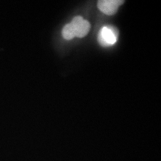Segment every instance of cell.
Segmentation results:
<instances>
[{
    "mask_svg": "<svg viewBox=\"0 0 161 161\" xmlns=\"http://www.w3.org/2000/svg\"><path fill=\"white\" fill-rule=\"evenodd\" d=\"M62 33L63 37L67 40H71L75 36L74 28L70 23L67 24L64 27Z\"/></svg>",
    "mask_w": 161,
    "mask_h": 161,
    "instance_id": "277c9868",
    "label": "cell"
},
{
    "mask_svg": "<svg viewBox=\"0 0 161 161\" xmlns=\"http://www.w3.org/2000/svg\"><path fill=\"white\" fill-rule=\"evenodd\" d=\"M106 27L107 29H109L111 32H112L115 38L117 40L118 36H119V31H118L117 28L114 26H112V25H108V26Z\"/></svg>",
    "mask_w": 161,
    "mask_h": 161,
    "instance_id": "52a82bcc",
    "label": "cell"
},
{
    "mask_svg": "<svg viewBox=\"0 0 161 161\" xmlns=\"http://www.w3.org/2000/svg\"><path fill=\"white\" fill-rule=\"evenodd\" d=\"M90 29V23L87 20H84L82 23L75 29V36L79 38L84 37L88 34Z\"/></svg>",
    "mask_w": 161,
    "mask_h": 161,
    "instance_id": "7a4b0ae2",
    "label": "cell"
},
{
    "mask_svg": "<svg viewBox=\"0 0 161 161\" xmlns=\"http://www.w3.org/2000/svg\"><path fill=\"white\" fill-rule=\"evenodd\" d=\"M125 2L124 0H99L97 6L104 14L112 15L117 13L119 7Z\"/></svg>",
    "mask_w": 161,
    "mask_h": 161,
    "instance_id": "6da1fadb",
    "label": "cell"
},
{
    "mask_svg": "<svg viewBox=\"0 0 161 161\" xmlns=\"http://www.w3.org/2000/svg\"><path fill=\"white\" fill-rule=\"evenodd\" d=\"M98 41L99 44H100L101 46L103 47H108L111 46H112L106 42V40H105L104 38L103 37L100 31H99V34H98Z\"/></svg>",
    "mask_w": 161,
    "mask_h": 161,
    "instance_id": "8992f818",
    "label": "cell"
},
{
    "mask_svg": "<svg viewBox=\"0 0 161 161\" xmlns=\"http://www.w3.org/2000/svg\"><path fill=\"white\" fill-rule=\"evenodd\" d=\"M84 21L82 17L80 16H77L74 18L70 22V24L74 28L75 30L76 28L79 26V25L82 23L83 21Z\"/></svg>",
    "mask_w": 161,
    "mask_h": 161,
    "instance_id": "5b68a950",
    "label": "cell"
},
{
    "mask_svg": "<svg viewBox=\"0 0 161 161\" xmlns=\"http://www.w3.org/2000/svg\"><path fill=\"white\" fill-rule=\"evenodd\" d=\"M101 33L103 37L106 40V42L112 46L117 41V39L110 30L106 27H104L100 30Z\"/></svg>",
    "mask_w": 161,
    "mask_h": 161,
    "instance_id": "3957f363",
    "label": "cell"
}]
</instances>
